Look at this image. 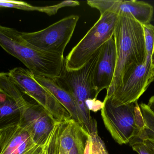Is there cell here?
<instances>
[{
  "label": "cell",
  "instance_id": "obj_16",
  "mask_svg": "<svg viewBox=\"0 0 154 154\" xmlns=\"http://www.w3.org/2000/svg\"><path fill=\"white\" fill-rule=\"evenodd\" d=\"M139 107L143 118L144 126L141 130L136 141H154V114L146 104L142 103L139 105Z\"/></svg>",
  "mask_w": 154,
  "mask_h": 154
},
{
  "label": "cell",
  "instance_id": "obj_19",
  "mask_svg": "<svg viewBox=\"0 0 154 154\" xmlns=\"http://www.w3.org/2000/svg\"><path fill=\"white\" fill-rule=\"evenodd\" d=\"M0 8H15L26 11H40L41 7L32 6L27 3L15 1L0 0Z\"/></svg>",
  "mask_w": 154,
  "mask_h": 154
},
{
  "label": "cell",
  "instance_id": "obj_22",
  "mask_svg": "<svg viewBox=\"0 0 154 154\" xmlns=\"http://www.w3.org/2000/svg\"><path fill=\"white\" fill-rule=\"evenodd\" d=\"M144 143L148 146L152 148L154 152V141L152 140H145L143 141Z\"/></svg>",
  "mask_w": 154,
  "mask_h": 154
},
{
  "label": "cell",
  "instance_id": "obj_1",
  "mask_svg": "<svg viewBox=\"0 0 154 154\" xmlns=\"http://www.w3.org/2000/svg\"><path fill=\"white\" fill-rule=\"evenodd\" d=\"M113 37L116 64L113 81L107 90V97L118 87L123 77L144 63L147 56L143 25L131 14L119 15Z\"/></svg>",
  "mask_w": 154,
  "mask_h": 154
},
{
  "label": "cell",
  "instance_id": "obj_9",
  "mask_svg": "<svg viewBox=\"0 0 154 154\" xmlns=\"http://www.w3.org/2000/svg\"><path fill=\"white\" fill-rule=\"evenodd\" d=\"M22 116L19 125L26 130L34 143L44 146L57 122L38 104L26 101L21 107Z\"/></svg>",
  "mask_w": 154,
  "mask_h": 154
},
{
  "label": "cell",
  "instance_id": "obj_20",
  "mask_svg": "<svg viewBox=\"0 0 154 154\" xmlns=\"http://www.w3.org/2000/svg\"><path fill=\"white\" fill-rule=\"evenodd\" d=\"M130 146L134 151L139 154H154L152 149L146 145L143 141H136Z\"/></svg>",
  "mask_w": 154,
  "mask_h": 154
},
{
  "label": "cell",
  "instance_id": "obj_7",
  "mask_svg": "<svg viewBox=\"0 0 154 154\" xmlns=\"http://www.w3.org/2000/svg\"><path fill=\"white\" fill-rule=\"evenodd\" d=\"M11 78L23 94L30 97L57 121L72 119L70 114L55 97L34 79L28 69L17 67L9 70Z\"/></svg>",
  "mask_w": 154,
  "mask_h": 154
},
{
  "label": "cell",
  "instance_id": "obj_18",
  "mask_svg": "<svg viewBox=\"0 0 154 154\" xmlns=\"http://www.w3.org/2000/svg\"><path fill=\"white\" fill-rule=\"evenodd\" d=\"M146 57H154V25L151 24L143 25Z\"/></svg>",
  "mask_w": 154,
  "mask_h": 154
},
{
  "label": "cell",
  "instance_id": "obj_6",
  "mask_svg": "<svg viewBox=\"0 0 154 154\" xmlns=\"http://www.w3.org/2000/svg\"><path fill=\"white\" fill-rule=\"evenodd\" d=\"M79 19L78 15H70L41 30L20 32L21 36L41 50L64 56L65 49L74 34Z\"/></svg>",
  "mask_w": 154,
  "mask_h": 154
},
{
  "label": "cell",
  "instance_id": "obj_17",
  "mask_svg": "<svg viewBox=\"0 0 154 154\" xmlns=\"http://www.w3.org/2000/svg\"><path fill=\"white\" fill-rule=\"evenodd\" d=\"M84 154H108L106 145L97 132L89 134Z\"/></svg>",
  "mask_w": 154,
  "mask_h": 154
},
{
  "label": "cell",
  "instance_id": "obj_3",
  "mask_svg": "<svg viewBox=\"0 0 154 154\" xmlns=\"http://www.w3.org/2000/svg\"><path fill=\"white\" fill-rule=\"evenodd\" d=\"M0 46L21 61L33 75L56 78L65 64L64 56L41 50L24 39L20 32L1 24Z\"/></svg>",
  "mask_w": 154,
  "mask_h": 154
},
{
  "label": "cell",
  "instance_id": "obj_4",
  "mask_svg": "<svg viewBox=\"0 0 154 154\" xmlns=\"http://www.w3.org/2000/svg\"><path fill=\"white\" fill-rule=\"evenodd\" d=\"M103 123L113 139L119 145L133 144L144 126L137 101L118 107L105 97L101 109Z\"/></svg>",
  "mask_w": 154,
  "mask_h": 154
},
{
  "label": "cell",
  "instance_id": "obj_5",
  "mask_svg": "<svg viewBox=\"0 0 154 154\" xmlns=\"http://www.w3.org/2000/svg\"><path fill=\"white\" fill-rule=\"evenodd\" d=\"M119 15L109 12L100 14L99 20L73 48L65 61L70 70L80 68L114 36Z\"/></svg>",
  "mask_w": 154,
  "mask_h": 154
},
{
  "label": "cell",
  "instance_id": "obj_23",
  "mask_svg": "<svg viewBox=\"0 0 154 154\" xmlns=\"http://www.w3.org/2000/svg\"><path fill=\"white\" fill-rule=\"evenodd\" d=\"M55 154H67L65 152H63L62 151H60V150H59L56 152V153Z\"/></svg>",
  "mask_w": 154,
  "mask_h": 154
},
{
  "label": "cell",
  "instance_id": "obj_11",
  "mask_svg": "<svg viewBox=\"0 0 154 154\" xmlns=\"http://www.w3.org/2000/svg\"><path fill=\"white\" fill-rule=\"evenodd\" d=\"M45 145L36 144L20 125L0 131V154H45Z\"/></svg>",
  "mask_w": 154,
  "mask_h": 154
},
{
  "label": "cell",
  "instance_id": "obj_10",
  "mask_svg": "<svg viewBox=\"0 0 154 154\" xmlns=\"http://www.w3.org/2000/svg\"><path fill=\"white\" fill-rule=\"evenodd\" d=\"M87 3L98 10L101 14L109 12L120 15L130 14L142 25L150 23L154 13L152 5L143 1L90 0Z\"/></svg>",
  "mask_w": 154,
  "mask_h": 154
},
{
  "label": "cell",
  "instance_id": "obj_8",
  "mask_svg": "<svg viewBox=\"0 0 154 154\" xmlns=\"http://www.w3.org/2000/svg\"><path fill=\"white\" fill-rule=\"evenodd\" d=\"M154 80V57H146L143 64L123 77L112 95L105 97L112 105L118 107L137 101Z\"/></svg>",
  "mask_w": 154,
  "mask_h": 154
},
{
  "label": "cell",
  "instance_id": "obj_2",
  "mask_svg": "<svg viewBox=\"0 0 154 154\" xmlns=\"http://www.w3.org/2000/svg\"><path fill=\"white\" fill-rule=\"evenodd\" d=\"M100 49L80 68L70 70L64 64L60 75L54 78L72 96L76 107L79 123L89 134L97 132V122L91 115L90 111L97 112L101 110L103 106V102L97 100L99 93L92 82L93 71Z\"/></svg>",
  "mask_w": 154,
  "mask_h": 154
},
{
  "label": "cell",
  "instance_id": "obj_21",
  "mask_svg": "<svg viewBox=\"0 0 154 154\" xmlns=\"http://www.w3.org/2000/svg\"><path fill=\"white\" fill-rule=\"evenodd\" d=\"M147 105L151 111L154 114V96L150 98Z\"/></svg>",
  "mask_w": 154,
  "mask_h": 154
},
{
  "label": "cell",
  "instance_id": "obj_13",
  "mask_svg": "<svg viewBox=\"0 0 154 154\" xmlns=\"http://www.w3.org/2000/svg\"><path fill=\"white\" fill-rule=\"evenodd\" d=\"M89 134L73 119L63 122L59 150L67 154H84Z\"/></svg>",
  "mask_w": 154,
  "mask_h": 154
},
{
  "label": "cell",
  "instance_id": "obj_12",
  "mask_svg": "<svg viewBox=\"0 0 154 154\" xmlns=\"http://www.w3.org/2000/svg\"><path fill=\"white\" fill-rule=\"evenodd\" d=\"M116 64V52L114 37L102 46L92 74V82L99 94L110 87L115 74Z\"/></svg>",
  "mask_w": 154,
  "mask_h": 154
},
{
  "label": "cell",
  "instance_id": "obj_14",
  "mask_svg": "<svg viewBox=\"0 0 154 154\" xmlns=\"http://www.w3.org/2000/svg\"><path fill=\"white\" fill-rule=\"evenodd\" d=\"M33 75L34 79L43 87L48 90L70 114L71 118L79 122L76 107L70 93L60 86L54 78Z\"/></svg>",
  "mask_w": 154,
  "mask_h": 154
},
{
  "label": "cell",
  "instance_id": "obj_15",
  "mask_svg": "<svg viewBox=\"0 0 154 154\" xmlns=\"http://www.w3.org/2000/svg\"><path fill=\"white\" fill-rule=\"evenodd\" d=\"M21 107L11 97L0 89V131L19 125Z\"/></svg>",
  "mask_w": 154,
  "mask_h": 154
}]
</instances>
